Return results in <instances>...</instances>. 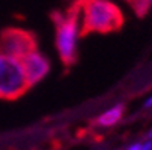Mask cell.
Instances as JSON below:
<instances>
[{
	"label": "cell",
	"instance_id": "obj_7",
	"mask_svg": "<svg viewBox=\"0 0 152 150\" xmlns=\"http://www.w3.org/2000/svg\"><path fill=\"white\" fill-rule=\"evenodd\" d=\"M128 2L131 3V6L134 8V11L139 15H145L149 9V5H151L149 0H128Z\"/></svg>",
	"mask_w": 152,
	"mask_h": 150
},
{
	"label": "cell",
	"instance_id": "obj_5",
	"mask_svg": "<svg viewBox=\"0 0 152 150\" xmlns=\"http://www.w3.org/2000/svg\"><path fill=\"white\" fill-rule=\"evenodd\" d=\"M21 63H23V68H24V72L27 77V83L30 87L38 84L50 71L48 59L45 56H42L38 50L30 53L24 59H21Z\"/></svg>",
	"mask_w": 152,
	"mask_h": 150
},
{
	"label": "cell",
	"instance_id": "obj_1",
	"mask_svg": "<svg viewBox=\"0 0 152 150\" xmlns=\"http://www.w3.org/2000/svg\"><path fill=\"white\" fill-rule=\"evenodd\" d=\"M83 23L80 35L86 36L92 32L108 33L119 30L124 24L121 9L110 0H89L81 3Z\"/></svg>",
	"mask_w": 152,
	"mask_h": 150
},
{
	"label": "cell",
	"instance_id": "obj_11",
	"mask_svg": "<svg viewBox=\"0 0 152 150\" xmlns=\"http://www.w3.org/2000/svg\"><path fill=\"white\" fill-rule=\"evenodd\" d=\"M148 138H149V140H152V129H151V132L148 134Z\"/></svg>",
	"mask_w": 152,
	"mask_h": 150
},
{
	"label": "cell",
	"instance_id": "obj_13",
	"mask_svg": "<svg viewBox=\"0 0 152 150\" xmlns=\"http://www.w3.org/2000/svg\"><path fill=\"white\" fill-rule=\"evenodd\" d=\"M149 2H151V5H152V0H149Z\"/></svg>",
	"mask_w": 152,
	"mask_h": 150
},
{
	"label": "cell",
	"instance_id": "obj_2",
	"mask_svg": "<svg viewBox=\"0 0 152 150\" xmlns=\"http://www.w3.org/2000/svg\"><path fill=\"white\" fill-rule=\"evenodd\" d=\"M80 9L81 3H75L65 12H54L53 20L56 24V47L65 66H71L77 60V39L80 35Z\"/></svg>",
	"mask_w": 152,
	"mask_h": 150
},
{
	"label": "cell",
	"instance_id": "obj_3",
	"mask_svg": "<svg viewBox=\"0 0 152 150\" xmlns=\"http://www.w3.org/2000/svg\"><path fill=\"white\" fill-rule=\"evenodd\" d=\"M30 89L20 59L0 53V99L14 101Z\"/></svg>",
	"mask_w": 152,
	"mask_h": 150
},
{
	"label": "cell",
	"instance_id": "obj_4",
	"mask_svg": "<svg viewBox=\"0 0 152 150\" xmlns=\"http://www.w3.org/2000/svg\"><path fill=\"white\" fill-rule=\"evenodd\" d=\"M36 38L32 32L9 27L0 33V53L15 59H24L36 51Z\"/></svg>",
	"mask_w": 152,
	"mask_h": 150
},
{
	"label": "cell",
	"instance_id": "obj_8",
	"mask_svg": "<svg viewBox=\"0 0 152 150\" xmlns=\"http://www.w3.org/2000/svg\"><path fill=\"white\" fill-rule=\"evenodd\" d=\"M142 150H152V140H148L145 144H142Z\"/></svg>",
	"mask_w": 152,
	"mask_h": 150
},
{
	"label": "cell",
	"instance_id": "obj_12",
	"mask_svg": "<svg viewBox=\"0 0 152 150\" xmlns=\"http://www.w3.org/2000/svg\"><path fill=\"white\" fill-rule=\"evenodd\" d=\"M80 3H84V2H89V0H78Z\"/></svg>",
	"mask_w": 152,
	"mask_h": 150
},
{
	"label": "cell",
	"instance_id": "obj_9",
	"mask_svg": "<svg viewBox=\"0 0 152 150\" xmlns=\"http://www.w3.org/2000/svg\"><path fill=\"white\" fill-rule=\"evenodd\" d=\"M126 150H142V144L140 143H136V144H131Z\"/></svg>",
	"mask_w": 152,
	"mask_h": 150
},
{
	"label": "cell",
	"instance_id": "obj_6",
	"mask_svg": "<svg viewBox=\"0 0 152 150\" xmlns=\"http://www.w3.org/2000/svg\"><path fill=\"white\" fill-rule=\"evenodd\" d=\"M124 108L125 107L122 104H118V105L112 107L108 111H105L104 114H101L96 119V125H99V126H113V125H116L121 120L122 114H124Z\"/></svg>",
	"mask_w": 152,
	"mask_h": 150
},
{
	"label": "cell",
	"instance_id": "obj_10",
	"mask_svg": "<svg viewBox=\"0 0 152 150\" xmlns=\"http://www.w3.org/2000/svg\"><path fill=\"white\" fill-rule=\"evenodd\" d=\"M145 107H146V108H149V107H152V96H151V98H149V99H148V101L145 102Z\"/></svg>",
	"mask_w": 152,
	"mask_h": 150
}]
</instances>
